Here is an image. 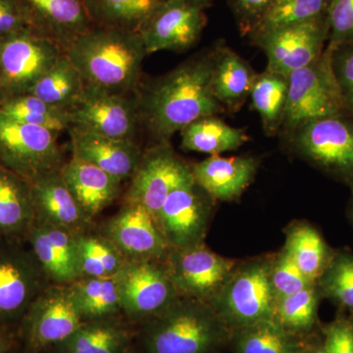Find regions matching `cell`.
<instances>
[{"mask_svg":"<svg viewBox=\"0 0 353 353\" xmlns=\"http://www.w3.org/2000/svg\"><path fill=\"white\" fill-rule=\"evenodd\" d=\"M214 48L185 60L175 69L138 88L139 121L157 143H170L176 132L225 108L213 94Z\"/></svg>","mask_w":353,"mask_h":353,"instance_id":"6da1fadb","label":"cell"},{"mask_svg":"<svg viewBox=\"0 0 353 353\" xmlns=\"http://www.w3.org/2000/svg\"><path fill=\"white\" fill-rule=\"evenodd\" d=\"M62 52L78 70L85 87L118 94L137 92L148 55L139 32L95 25Z\"/></svg>","mask_w":353,"mask_h":353,"instance_id":"7a4b0ae2","label":"cell"},{"mask_svg":"<svg viewBox=\"0 0 353 353\" xmlns=\"http://www.w3.org/2000/svg\"><path fill=\"white\" fill-rule=\"evenodd\" d=\"M155 318L152 353H214L228 347L233 333L210 304L188 297Z\"/></svg>","mask_w":353,"mask_h":353,"instance_id":"3957f363","label":"cell"},{"mask_svg":"<svg viewBox=\"0 0 353 353\" xmlns=\"http://www.w3.org/2000/svg\"><path fill=\"white\" fill-rule=\"evenodd\" d=\"M271 259L261 257L236 265L209 303L232 331L273 318L277 299L271 285Z\"/></svg>","mask_w":353,"mask_h":353,"instance_id":"277c9868","label":"cell"},{"mask_svg":"<svg viewBox=\"0 0 353 353\" xmlns=\"http://www.w3.org/2000/svg\"><path fill=\"white\" fill-rule=\"evenodd\" d=\"M292 152L304 161L353 189V120L331 116L289 132Z\"/></svg>","mask_w":353,"mask_h":353,"instance_id":"5b68a950","label":"cell"},{"mask_svg":"<svg viewBox=\"0 0 353 353\" xmlns=\"http://www.w3.org/2000/svg\"><path fill=\"white\" fill-rule=\"evenodd\" d=\"M287 111L283 128L288 132L311 121L347 115L332 66V52L325 48L312 63L289 77Z\"/></svg>","mask_w":353,"mask_h":353,"instance_id":"8992f818","label":"cell"},{"mask_svg":"<svg viewBox=\"0 0 353 353\" xmlns=\"http://www.w3.org/2000/svg\"><path fill=\"white\" fill-rule=\"evenodd\" d=\"M58 132L11 119L0 113V166L29 181L60 170L63 153Z\"/></svg>","mask_w":353,"mask_h":353,"instance_id":"52a82bcc","label":"cell"},{"mask_svg":"<svg viewBox=\"0 0 353 353\" xmlns=\"http://www.w3.org/2000/svg\"><path fill=\"white\" fill-rule=\"evenodd\" d=\"M62 50L29 28L0 39V99L27 94Z\"/></svg>","mask_w":353,"mask_h":353,"instance_id":"ba28073f","label":"cell"},{"mask_svg":"<svg viewBox=\"0 0 353 353\" xmlns=\"http://www.w3.org/2000/svg\"><path fill=\"white\" fill-rule=\"evenodd\" d=\"M192 180V166L181 159L170 143H157L143 153L124 202L143 206L155 222L169 194Z\"/></svg>","mask_w":353,"mask_h":353,"instance_id":"9c48e42d","label":"cell"},{"mask_svg":"<svg viewBox=\"0 0 353 353\" xmlns=\"http://www.w3.org/2000/svg\"><path fill=\"white\" fill-rule=\"evenodd\" d=\"M214 201L194 179L169 194L158 212L155 224L171 250L204 243Z\"/></svg>","mask_w":353,"mask_h":353,"instance_id":"30bf717a","label":"cell"},{"mask_svg":"<svg viewBox=\"0 0 353 353\" xmlns=\"http://www.w3.org/2000/svg\"><path fill=\"white\" fill-rule=\"evenodd\" d=\"M163 265L179 296L210 303L236 269L238 262L202 245L171 250Z\"/></svg>","mask_w":353,"mask_h":353,"instance_id":"8fae6325","label":"cell"},{"mask_svg":"<svg viewBox=\"0 0 353 353\" xmlns=\"http://www.w3.org/2000/svg\"><path fill=\"white\" fill-rule=\"evenodd\" d=\"M328 15L319 16L253 39L264 51L268 71L289 77L321 57L329 38Z\"/></svg>","mask_w":353,"mask_h":353,"instance_id":"7c38bea8","label":"cell"},{"mask_svg":"<svg viewBox=\"0 0 353 353\" xmlns=\"http://www.w3.org/2000/svg\"><path fill=\"white\" fill-rule=\"evenodd\" d=\"M68 112L71 128L110 138L132 139L141 124L136 97L97 88L85 87Z\"/></svg>","mask_w":353,"mask_h":353,"instance_id":"4fadbf2b","label":"cell"},{"mask_svg":"<svg viewBox=\"0 0 353 353\" xmlns=\"http://www.w3.org/2000/svg\"><path fill=\"white\" fill-rule=\"evenodd\" d=\"M21 241H0V321L24 316L48 281Z\"/></svg>","mask_w":353,"mask_h":353,"instance_id":"5bb4252c","label":"cell"},{"mask_svg":"<svg viewBox=\"0 0 353 353\" xmlns=\"http://www.w3.org/2000/svg\"><path fill=\"white\" fill-rule=\"evenodd\" d=\"M115 280L121 306L130 315L157 317L181 297L158 261L127 260Z\"/></svg>","mask_w":353,"mask_h":353,"instance_id":"9a60e30c","label":"cell"},{"mask_svg":"<svg viewBox=\"0 0 353 353\" xmlns=\"http://www.w3.org/2000/svg\"><path fill=\"white\" fill-rule=\"evenodd\" d=\"M204 26L201 7L188 0H162L139 34L148 55L163 50L183 52L199 41Z\"/></svg>","mask_w":353,"mask_h":353,"instance_id":"2e32d148","label":"cell"},{"mask_svg":"<svg viewBox=\"0 0 353 353\" xmlns=\"http://www.w3.org/2000/svg\"><path fill=\"white\" fill-rule=\"evenodd\" d=\"M101 234L132 261H164L171 250L152 215L130 202L106 221Z\"/></svg>","mask_w":353,"mask_h":353,"instance_id":"e0dca14e","label":"cell"},{"mask_svg":"<svg viewBox=\"0 0 353 353\" xmlns=\"http://www.w3.org/2000/svg\"><path fill=\"white\" fill-rule=\"evenodd\" d=\"M78 234L34 221L26 241L51 285H70L83 277Z\"/></svg>","mask_w":353,"mask_h":353,"instance_id":"ac0fdd59","label":"cell"},{"mask_svg":"<svg viewBox=\"0 0 353 353\" xmlns=\"http://www.w3.org/2000/svg\"><path fill=\"white\" fill-rule=\"evenodd\" d=\"M28 28L62 51L94 26L87 0H18Z\"/></svg>","mask_w":353,"mask_h":353,"instance_id":"d6986e66","label":"cell"},{"mask_svg":"<svg viewBox=\"0 0 353 353\" xmlns=\"http://www.w3.org/2000/svg\"><path fill=\"white\" fill-rule=\"evenodd\" d=\"M24 316L30 336L38 345L67 341L83 324L68 285L44 288Z\"/></svg>","mask_w":353,"mask_h":353,"instance_id":"ffe728a7","label":"cell"},{"mask_svg":"<svg viewBox=\"0 0 353 353\" xmlns=\"http://www.w3.org/2000/svg\"><path fill=\"white\" fill-rule=\"evenodd\" d=\"M60 170L44 174L31 182L36 221L83 233L92 226V219L70 192Z\"/></svg>","mask_w":353,"mask_h":353,"instance_id":"44dd1931","label":"cell"},{"mask_svg":"<svg viewBox=\"0 0 353 353\" xmlns=\"http://www.w3.org/2000/svg\"><path fill=\"white\" fill-rule=\"evenodd\" d=\"M74 158L99 167L119 180L134 175L143 152L132 139H115L70 128Z\"/></svg>","mask_w":353,"mask_h":353,"instance_id":"7402d4cb","label":"cell"},{"mask_svg":"<svg viewBox=\"0 0 353 353\" xmlns=\"http://www.w3.org/2000/svg\"><path fill=\"white\" fill-rule=\"evenodd\" d=\"M259 166L254 157L214 155L192 165V172L194 181L215 201H231L252 183Z\"/></svg>","mask_w":353,"mask_h":353,"instance_id":"603a6c76","label":"cell"},{"mask_svg":"<svg viewBox=\"0 0 353 353\" xmlns=\"http://www.w3.org/2000/svg\"><path fill=\"white\" fill-rule=\"evenodd\" d=\"M60 171L70 192L90 219L117 201L122 192V181L77 158L72 157Z\"/></svg>","mask_w":353,"mask_h":353,"instance_id":"cb8c5ba5","label":"cell"},{"mask_svg":"<svg viewBox=\"0 0 353 353\" xmlns=\"http://www.w3.org/2000/svg\"><path fill=\"white\" fill-rule=\"evenodd\" d=\"M34 221L31 183L0 166V241H26Z\"/></svg>","mask_w":353,"mask_h":353,"instance_id":"d4e9b609","label":"cell"},{"mask_svg":"<svg viewBox=\"0 0 353 353\" xmlns=\"http://www.w3.org/2000/svg\"><path fill=\"white\" fill-rule=\"evenodd\" d=\"M256 76L250 63L229 46H215L211 85L223 108L234 112L241 109L250 97Z\"/></svg>","mask_w":353,"mask_h":353,"instance_id":"484cf974","label":"cell"},{"mask_svg":"<svg viewBox=\"0 0 353 353\" xmlns=\"http://www.w3.org/2000/svg\"><path fill=\"white\" fill-rule=\"evenodd\" d=\"M284 248L304 276L314 284L326 270L336 252L320 232L306 222H294L288 227Z\"/></svg>","mask_w":353,"mask_h":353,"instance_id":"4316f807","label":"cell"},{"mask_svg":"<svg viewBox=\"0 0 353 353\" xmlns=\"http://www.w3.org/2000/svg\"><path fill=\"white\" fill-rule=\"evenodd\" d=\"M306 340L285 331L270 318L234 330L227 348L232 353H303Z\"/></svg>","mask_w":353,"mask_h":353,"instance_id":"83f0119b","label":"cell"},{"mask_svg":"<svg viewBox=\"0 0 353 353\" xmlns=\"http://www.w3.org/2000/svg\"><path fill=\"white\" fill-rule=\"evenodd\" d=\"M182 148L211 157L239 150L248 141L243 130L228 125L218 116H208L190 123L181 131Z\"/></svg>","mask_w":353,"mask_h":353,"instance_id":"f1b7e54d","label":"cell"},{"mask_svg":"<svg viewBox=\"0 0 353 353\" xmlns=\"http://www.w3.org/2000/svg\"><path fill=\"white\" fill-rule=\"evenodd\" d=\"M322 297L317 285L276 299L273 318L289 333L307 339L319 333L321 324L318 320V307Z\"/></svg>","mask_w":353,"mask_h":353,"instance_id":"f546056e","label":"cell"},{"mask_svg":"<svg viewBox=\"0 0 353 353\" xmlns=\"http://www.w3.org/2000/svg\"><path fill=\"white\" fill-rule=\"evenodd\" d=\"M288 94V77L268 70L257 74L250 97L253 108L259 114L262 126L268 136L277 134L284 125Z\"/></svg>","mask_w":353,"mask_h":353,"instance_id":"4dcf8cb0","label":"cell"},{"mask_svg":"<svg viewBox=\"0 0 353 353\" xmlns=\"http://www.w3.org/2000/svg\"><path fill=\"white\" fill-rule=\"evenodd\" d=\"M85 85L76 67L62 52L55 64L27 92L55 108L69 110L82 97Z\"/></svg>","mask_w":353,"mask_h":353,"instance_id":"1f68e13d","label":"cell"},{"mask_svg":"<svg viewBox=\"0 0 353 353\" xmlns=\"http://www.w3.org/2000/svg\"><path fill=\"white\" fill-rule=\"evenodd\" d=\"M68 287L82 319H103L122 309L115 277H83Z\"/></svg>","mask_w":353,"mask_h":353,"instance_id":"d6a6232c","label":"cell"},{"mask_svg":"<svg viewBox=\"0 0 353 353\" xmlns=\"http://www.w3.org/2000/svg\"><path fill=\"white\" fill-rule=\"evenodd\" d=\"M162 0H87L92 24L139 32Z\"/></svg>","mask_w":353,"mask_h":353,"instance_id":"836d02e7","label":"cell"},{"mask_svg":"<svg viewBox=\"0 0 353 353\" xmlns=\"http://www.w3.org/2000/svg\"><path fill=\"white\" fill-rule=\"evenodd\" d=\"M0 113L11 119L58 132L71 128L68 110L55 108L31 94L0 99Z\"/></svg>","mask_w":353,"mask_h":353,"instance_id":"e575fe53","label":"cell"},{"mask_svg":"<svg viewBox=\"0 0 353 353\" xmlns=\"http://www.w3.org/2000/svg\"><path fill=\"white\" fill-rule=\"evenodd\" d=\"M331 0H272L250 34L252 39L262 34L315 19L328 11Z\"/></svg>","mask_w":353,"mask_h":353,"instance_id":"d590c367","label":"cell"},{"mask_svg":"<svg viewBox=\"0 0 353 353\" xmlns=\"http://www.w3.org/2000/svg\"><path fill=\"white\" fill-rule=\"evenodd\" d=\"M322 299H328L353 320V252L338 250L324 273L316 282Z\"/></svg>","mask_w":353,"mask_h":353,"instance_id":"8d00e7d4","label":"cell"},{"mask_svg":"<svg viewBox=\"0 0 353 353\" xmlns=\"http://www.w3.org/2000/svg\"><path fill=\"white\" fill-rule=\"evenodd\" d=\"M77 239L83 277H115L126 263L124 255L103 234L88 230Z\"/></svg>","mask_w":353,"mask_h":353,"instance_id":"74e56055","label":"cell"},{"mask_svg":"<svg viewBox=\"0 0 353 353\" xmlns=\"http://www.w3.org/2000/svg\"><path fill=\"white\" fill-rule=\"evenodd\" d=\"M69 353H118L123 343L119 330L111 325H83L69 338Z\"/></svg>","mask_w":353,"mask_h":353,"instance_id":"f35d334b","label":"cell"},{"mask_svg":"<svg viewBox=\"0 0 353 353\" xmlns=\"http://www.w3.org/2000/svg\"><path fill=\"white\" fill-rule=\"evenodd\" d=\"M270 280L276 299L296 294L314 284L304 276L285 248L272 257Z\"/></svg>","mask_w":353,"mask_h":353,"instance_id":"ab89813d","label":"cell"},{"mask_svg":"<svg viewBox=\"0 0 353 353\" xmlns=\"http://www.w3.org/2000/svg\"><path fill=\"white\" fill-rule=\"evenodd\" d=\"M329 38L326 50L353 43V0H331L328 11Z\"/></svg>","mask_w":353,"mask_h":353,"instance_id":"60d3db41","label":"cell"},{"mask_svg":"<svg viewBox=\"0 0 353 353\" xmlns=\"http://www.w3.org/2000/svg\"><path fill=\"white\" fill-rule=\"evenodd\" d=\"M332 66L347 116L353 118V43L332 51Z\"/></svg>","mask_w":353,"mask_h":353,"instance_id":"b9f144b4","label":"cell"},{"mask_svg":"<svg viewBox=\"0 0 353 353\" xmlns=\"http://www.w3.org/2000/svg\"><path fill=\"white\" fill-rule=\"evenodd\" d=\"M327 353H353V320L338 312L333 321L320 327Z\"/></svg>","mask_w":353,"mask_h":353,"instance_id":"7bdbcfd3","label":"cell"},{"mask_svg":"<svg viewBox=\"0 0 353 353\" xmlns=\"http://www.w3.org/2000/svg\"><path fill=\"white\" fill-rule=\"evenodd\" d=\"M272 0H228L241 29L250 34Z\"/></svg>","mask_w":353,"mask_h":353,"instance_id":"ee69618b","label":"cell"},{"mask_svg":"<svg viewBox=\"0 0 353 353\" xmlns=\"http://www.w3.org/2000/svg\"><path fill=\"white\" fill-rule=\"evenodd\" d=\"M27 21L18 0H4L0 6V39L27 29Z\"/></svg>","mask_w":353,"mask_h":353,"instance_id":"f6af8a7d","label":"cell"},{"mask_svg":"<svg viewBox=\"0 0 353 353\" xmlns=\"http://www.w3.org/2000/svg\"><path fill=\"white\" fill-rule=\"evenodd\" d=\"M303 353H327L324 347H323L322 336L320 332L307 338Z\"/></svg>","mask_w":353,"mask_h":353,"instance_id":"bcb514c9","label":"cell"},{"mask_svg":"<svg viewBox=\"0 0 353 353\" xmlns=\"http://www.w3.org/2000/svg\"><path fill=\"white\" fill-rule=\"evenodd\" d=\"M188 1L204 9L206 6H209L213 0H188Z\"/></svg>","mask_w":353,"mask_h":353,"instance_id":"7dc6e473","label":"cell"},{"mask_svg":"<svg viewBox=\"0 0 353 353\" xmlns=\"http://www.w3.org/2000/svg\"><path fill=\"white\" fill-rule=\"evenodd\" d=\"M8 347V343H7V339L1 333H0V353L6 352Z\"/></svg>","mask_w":353,"mask_h":353,"instance_id":"c3c4849f","label":"cell"},{"mask_svg":"<svg viewBox=\"0 0 353 353\" xmlns=\"http://www.w3.org/2000/svg\"><path fill=\"white\" fill-rule=\"evenodd\" d=\"M352 199H350V206H348V217H350V222H352L353 227V189H352Z\"/></svg>","mask_w":353,"mask_h":353,"instance_id":"681fc988","label":"cell"},{"mask_svg":"<svg viewBox=\"0 0 353 353\" xmlns=\"http://www.w3.org/2000/svg\"><path fill=\"white\" fill-rule=\"evenodd\" d=\"M4 0H0V6H2V3H3Z\"/></svg>","mask_w":353,"mask_h":353,"instance_id":"f907efd6","label":"cell"},{"mask_svg":"<svg viewBox=\"0 0 353 353\" xmlns=\"http://www.w3.org/2000/svg\"><path fill=\"white\" fill-rule=\"evenodd\" d=\"M221 352H222V350H221ZM221 352H219V353H221Z\"/></svg>","mask_w":353,"mask_h":353,"instance_id":"816d5d0a","label":"cell"}]
</instances>
